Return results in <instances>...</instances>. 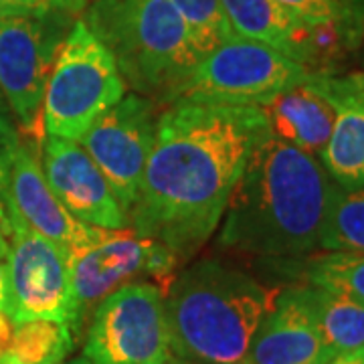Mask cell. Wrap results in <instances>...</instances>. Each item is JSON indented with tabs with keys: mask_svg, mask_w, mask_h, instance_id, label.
Instances as JSON below:
<instances>
[{
	"mask_svg": "<svg viewBox=\"0 0 364 364\" xmlns=\"http://www.w3.org/2000/svg\"><path fill=\"white\" fill-rule=\"evenodd\" d=\"M267 132L257 105L178 100L158 114L130 229L193 257L221 225L229 196Z\"/></svg>",
	"mask_w": 364,
	"mask_h": 364,
	"instance_id": "6da1fadb",
	"label": "cell"
},
{
	"mask_svg": "<svg viewBox=\"0 0 364 364\" xmlns=\"http://www.w3.org/2000/svg\"><path fill=\"white\" fill-rule=\"evenodd\" d=\"M334 181L322 162L267 130L225 208L219 245L251 257L291 259L320 249Z\"/></svg>",
	"mask_w": 364,
	"mask_h": 364,
	"instance_id": "7a4b0ae2",
	"label": "cell"
},
{
	"mask_svg": "<svg viewBox=\"0 0 364 364\" xmlns=\"http://www.w3.org/2000/svg\"><path fill=\"white\" fill-rule=\"evenodd\" d=\"M275 298L227 261H196L164 294L172 356L191 364H243Z\"/></svg>",
	"mask_w": 364,
	"mask_h": 364,
	"instance_id": "3957f363",
	"label": "cell"
},
{
	"mask_svg": "<svg viewBox=\"0 0 364 364\" xmlns=\"http://www.w3.org/2000/svg\"><path fill=\"white\" fill-rule=\"evenodd\" d=\"M83 23L116 59L134 93L168 105L203 59L168 0H91Z\"/></svg>",
	"mask_w": 364,
	"mask_h": 364,
	"instance_id": "277c9868",
	"label": "cell"
},
{
	"mask_svg": "<svg viewBox=\"0 0 364 364\" xmlns=\"http://www.w3.org/2000/svg\"><path fill=\"white\" fill-rule=\"evenodd\" d=\"M116 59L77 18L55 59L43 97L45 136L75 140L126 95Z\"/></svg>",
	"mask_w": 364,
	"mask_h": 364,
	"instance_id": "5b68a950",
	"label": "cell"
},
{
	"mask_svg": "<svg viewBox=\"0 0 364 364\" xmlns=\"http://www.w3.org/2000/svg\"><path fill=\"white\" fill-rule=\"evenodd\" d=\"M67 257L75 336L97 304L117 287L150 277L166 294L181 265V257L172 249L128 227L104 229L93 243L71 251Z\"/></svg>",
	"mask_w": 364,
	"mask_h": 364,
	"instance_id": "8992f818",
	"label": "cell"
},
{
	"mask_svg": "<svg viewBox=\"0 0 364 364\" xmlns=\"http://www.w3.org/2000/svg\"><path fill=\"white\" fill-rule=\"evenodd\" d=\"M310 75L308 69L284 53L235 35L193 67L172 102L261 105L279 91L304 83Z\"/></svg>",
	"mask_w": 364,
	"mask_h": 364,
	"instance_id": "52a82bcc",
	"label": "cell"
},
{
	"mask_svg": "<svg viewBox=\"0 0 364 364\" xmlns=\"http://www.w3.org/2000/svg\"><path fill=\"white\" fill-rule=\"evenodd\" d=\"M73 23L75 14L67 11L0 16V93L33 138L43 130L47 79Z\"/></svg>",
	"mask_w": 364,
	"mask_h": 364,
	"instance_id": "ba28073f",
	"label": "cell"
},
{
	"mask_svg": "<svg viewBox=\"0 0 364 364\" xmlns=\"http://www.w3.org/2000/svg\"><path fill=\"white\" fill-rule=\"evenodd\" d=\"M83 354L95 364H164L172 360L164 291L132 282L93 310Z\"/></svg>",
	"mask_w": 364,
	"mask_h": 364,
	"instance_id": "9c48e42d",
	"label": "cell"
},
{
	"mask_svg": "<svg viewBox=\"0 0 364 364\" xmlns=\"http://www.w3.org/2000/svg\"><path fill=\"white\" fill-rule=\"evenodd\" d=\"M6 207V314L14 324L28 320L67 322L73 330L69 257L57 243L28 227L13 205ZM75 332V330H73Z\"/></svg>",
	"mask_w": 364,
	"mask_h": 364,
	"instance_id": "30bf717a",
	"label": "cell"
},
{
	"mask_svg": "<svg viewBox=\"0 0 364 364\" xmlns=\"http://www.w3.org/2000/svg\"><path fill=\"white\" fill-rule=\"evenodd\" d=\"M156 105L144 95L126 93L79 138L128 215L138 198L144 168L154 146Z\"/></svg>",
	"mask_w": 364,
	"mask_h": 364,
	"instance_id": "8fae6325",
	"label": "cell"
},
{
	"mask_svg": "<svg viewBox=\"0 0 364 364\" xmlns=\"http://www.w3.org/2000/svg\"><path fill=\"white\" fill-rule=\"evenodd\" d=\"M43 172L59 203L77 221L100 229L130 227L109 182L75 140L45 136Z\"/></svg>",
	"mask_w": 364,
	"mask_h": 364,
	"instance_id": "7c38bea8",
	"label": "cell"
},
{
	"mask_svg": "<svg viewBox=\"0 0 364 364\" xmlns=\"http://www.w3.org/2000/svg\"><path fill=\"white\" fill-rule=\"evenodd\" d=\"M6 200L28 227L57 243L67 255L93 243L104 229L91 227L69 215L45 178L33 150L21 140L11 144V172Z\"/></svg>",
	"mask_w": 364,
	"mask_h": 364,
	"instance_id": "4fadbf2b",
	"label": "cell"
},
{
	"mask_svg": "<svg viewBox=\"0 0 364 364\" xmlns=\"http://www.w3.org/2000/svg\"><path fill=\"white\" fill-rule=\"evenodd\" d=\"M322 336L314 318L308 287L277 294L263 318L243 364H326Z\"/></svg>",
	"mask_w": 364,
	"mask_h": 364,
	"instance_id": "5bb4252c",
	"label": "cell"
},
{
	"mask_svg": "<svg viewBox=\"0 0 364 364\" xmlns=\"http://www.w3.org/2000/svg\"><path fill=\"white\" fill-rule=\"evenodd\" d=\"M314 81L334 107V126L320 162L340 186H364V73H314Z\"/></svg>",
	"mask_w": 364,
	"mask_h": 364,
	"instance_id": "9a60e30c",
	"label": "cell"
},
{
	"mask_svg": "<svg viewBox=\"0 0 364 364\" xmlns=\"http://www.w3.org/2000/svg\"><path fill=\"white\" fill-rule=\"evenodd\" d=\"M267 130L282 142L310 156H320L334 126V107L318 90L314 73L304 83L287 87L257 105Z\"/></svg>",
	"mask_w": 364,
	"mask_h": 364,
	"instance_id": "2e32d148",
	"label": "cell"
},
{
	"mask_svg": "<svg viewBox=\"0 0 364 364\" xmlns=\"http://www.w3.org/2000/svg\"><path fill=\"white\" fill-rule=\"evenodd\" d=\"M308 287L314 318L322 336L326 358L358 350L364 346V304L320 287Z\"/></svg>",
	"mask_w": 364,
	"mask_h": 364,
	"instance_id": "e0dca14e",
	"label": "cell"
},
{
	"mask_svg": "<svg viewBox=\"0 0 364 364\" xmlns=\"http://www.w3.org/2000/svg\"><path fill=\"white\" fill-rule=\"evenodd\" d=\"M320 249L364 253V186L346 188L334 182L320 233Z\"/></svg>",
	"mask_w": 364,
	"mask_h": 364,
	"instance_id": "ac0fdd59",
	"label": "cell"
},
{
	"mask_svg": "<svg viewBox=\"0 0 364 364\" xmlns=\"http://www.w3.org/2000/svg\"><path fill=\"white\" fill-rule=\"evenodd\" d=\"M75 332L67 322L28 320L14 324L6 356L18 364H61L71 352Z\"/></svg>",
	"mask_w": 364,
	"mask_h": 364,
	"instance_id": "d6986e66",
	"label": "cell"
},
{
	"mask_svg": "<svg viewBox=\"0 0 364 364\" xmlns=\"http://www.w3.org/2000/svg\"><path fill=\"white\" fill-rule=\"evenodd\" d=\"M310 25L332 26L352 53L364 45V0H275Z\"/></svg>",
	"mask_w": 364,
	"mask_h": 364,
	"instance_id": "ffe728a7",
	"label": "cell"
},
{
	"mask_svg": "<svg viewBox=\"0 0 364 364\" xmlns=\"http://www.w3.org/2000/svg\"><path fill=\"white\" fill-rule=\"evenodd\" d=\"M308 284L364 304V253L328 251L306 263Z\"/></svg>",
	"mask_w": 364,
	"mask_h": 364,
	"instance_id": "44dd1931",
	"label": "cell"
},
{
	"mask_svg": "<svg viewBox=\"0 0 364 364\" xmlns=\"http://www.w3.org/2000/svg\"><path fill=\"white\" fill-rule=\"evenodd\" d=\"M181 14L188 35L198 53L205 57L225 41L235 37L233 28L223 11L221 0H168Z\"/></svg>",
	"mask_w": 364,
	"mask_h": 364,
	"instance_id": "7402d4cb",
	"label": "cell"
},
{
	"mask_svg": "<svg viewBox=\"0 0 364 364\" xmlns=\"http://www.w3.org/2000/svg\"><path fill=\"white\" fill-rule=\"evenodd\" d=\"M65 11L61 0H0V16L4 14H47Z\"/></svg>",
	"mask_w": 364,
	"mask_h": 364,
	"instance_id": "603a6c76",
	"label": "cell"
},
{
	"mask_svg": "<svg viewBox=\"0 0 364 364\" xmlns=\"http://www.w3.org/2000/svg\"><path fill=\"white\" fill-rule=\"evenodd\" d=\"M18 140V138H16ZM11 144H0V223L4 225L6 231V188H9V172H11Z\"/></svg>",
	"mask_w": 364,
	"mask_h": 364,
	"instance_id": "cb8c5ba5",
	"label": "cell"
},
{
	"mask_svg": "<svg viewBox=\"0 0 364 364\" xmlns=\"http://www.w3.org/2000/svg\"><path fill=\"white\" fill-rule=\"evenodd\" d=\"M6 267H9V239L0 223V312H6Z\"/></svg>",
	"mask_w": 364,
	"mask_h": 364,
	"instance_id": "d4e9b609",
	"label": "cell"
},
{
	"mask_svg": "<svg viewBox=\"0 0 364 364\" xmlns=\"http://www.w3.org/2000/svg\"><path fill=\"white\" fill-rule=\"evenodd\" d=\"M14 322L6 312H0V358L9 352L11 340H13Z\"/></svg>",
	"mask_w": 364,
	"mask_h": 364,
	"instance_id": "484cf974",
	"label": "cell"
},
{
	"mask_svg": "<svg viewBox=\"0 0 364 364\" xmlns=\"http://www.w3.org/2000/svg\"><path fill=\"white\" fill-rule=\"evenodd\" d=\"M2 93H0V142H14L18 136H16V132L13 130V126H11V122H9V117L4 114V105H2Z\"/></svg>",
	"mask_w": 364,
	"mask_h": 364,
	"instance_id": "4316f807",
	"label": "cell"
},
{
	"mask_svg": "<svg viewBox=\"0 0 364 364\" xmlns=\"http://www.w3.org/2000/svg\"><path fill=\"white\" fill-rule=\"evenodd\" d=\"M326 364H364V346L358 350L346 352V354H340L336 358H332L330 363Z\"/></svg>",
	"mask_w": 364,
	"mask_h": 364,
	"instance_id": "83f0119b",
	"label": "cell"
},
{
	"mask_svg": "<svg viewBox=\"0 0 364 364\" xmlns=\"http://www.w3.org/2000/svg\"><path fill=\"white\" fill-rule=\"evenodd\" d=\"M61 2H63L67 13L75 14V16L83 13L85 6H87V0H61Z\"/></svg>",
	"mask_w": 364,
	"mask_h": 364,
	"instance_id": "f1b7e54d",
	"label": "cell"
},
{
	"mask_svg": "<svg viewBox=\"0 0 364 364\" xmlns=\"http://www.w3.org/2000/svg\"><path fill=\"white\" fill-rule=\"evenodd\" d=\"M61 364H95V363L90 360L85 354H81V356H77V358H73V360H69V363H61Z\"/></svg>",
	"mask_w": 364,
	"mask_h": 364,
	"instance_id": "f546056e",
	"label": "cell"
},
{
	"mask_svg": "<svg viewBox=\"0 0 364 364\" xmlns=\"http://www.w3.org/2000/svg\"><path fill=\"white\" fill-rule=\"evenodd\" d=\"M0 364H18V363H16V360H13L11 356H6V354H4V356L0 358Z\"/></svg>",
	"mask_w": 364,
	"mask_h": 364,
	"instance_id": "4dcf8cb0",
	"label": "cell"
},
{
	"mask_svg": "<svg viewBox=\"0 0 364 364\" xmlns=\"http://www.w3.org/2000/svg\"><path fill=\"white\" fill-rule=\"evenodd\" d=\"M363 65H364V51H363Z\"/></svg>",
	"mask_w": 364,
	"mask_h": 364,
	"instance_id": "1f68e13d",
	"label": "cell"
},
{
	"mask_svg": "<svg viewBox=\"0 0 364 364\" xmlns=\"http://www.w3.org/2000/svg\"><path fill=\"white\" fill-rule=\"evenodd\" d=\"M181 363H182V360H181ZM182 364H191V363H182Z\"/></svg>",
	"mask_w": 364,
	"mask_h": 364,
	"instance_id": "d6a6232c",
	"label": "cell"
},
{
	"mask_svg": "<svg viewBox=\"0 0 364 364\" xmlns=\"http://www.w3.org/2000/svg\"><path fill=\"white\" fill-rule=\"evenodd\" d=\"M90 2H91V0H87V4H90Z\"/></svg>",
	"mask_w": 364,
	"mask_h": 364,
	"instance_id": "836d02e7",
	"label": "cell"
}]
</instances>
